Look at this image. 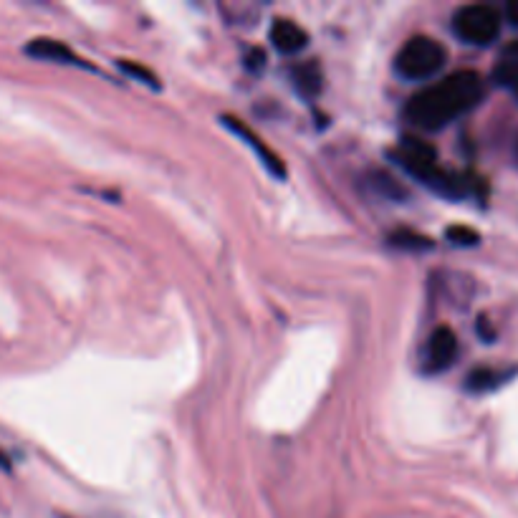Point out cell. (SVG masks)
<instances>
[{
    "mask_svg": "<svg viewBox=\"0 0 518 518\" xmlns=\"http://www.w3.org/2000/svg\"><path fill=\"white\" fill-rule=\"evenodd\" d=\"M291 81H294L296 91L301 97L314 99L319 97V91L324 89V74H321V66L316 61H306L291 69Z\"/></svg>",
    "mask_w": 518,
    "mask_h": 518,
    "instance_id": "cell-9",
    "label": "cell"
},
{
    "mask_svg": "<svg viewBox=\"0 0 518 518\" xmlns=\"http://www.w3.org/2000/svg\"><path fill=\"white\" fill-rule=\"evenodd\" d=\"M513 374H516V369L476 367V369H470V374L465 377V390L473 392V395H486V392H493L498 390V387L506 385Z\"/></svg>",
    "mask_w": 518,
    "mask_h": 518,
    "instance_id": "cell-8",
    "label": "cell"
},
{
    "mask_svg": "<svg viewBox=\"0 0 518 518\" xmlns=\"http://www.w3.org/2000/svg\"><path fill=\"white\" fill-rule=\"evenodd\" d=\"M119 66H122V69L127 71L129 76H134V79H142L145 84H150L152 89H157L155 74H152V71H147L145 66H137V64H132V61H119Z\"/></svg>",
    "mask_w": 518,
    "mask_h": 518,
    "instance_id": "cell-13",
    "label": "cell"
},
{
    "mask_svg": "<svg viewBox=\"0 0 518 518\" xmlns=\"http://www.w3.org/2000/svg\"><path fill=\"white\" fill-rule=\"evenodd\" d=\"M483 79L476 71H455L410 99L405 117L420 129H443L483 99Z\"/></svg>",
    "mask_w": 518,
    "mask_h": 518,
    "instance_id": "cell-1",
    "label": "cell"
},
{
    "mask_svg": "<svg viewBox=\"0 0 518 518\" xmlns=\"http://www.w3.org/2000/svg\"><path fill=\"white\" fill-rule=\"evenodd\" d=\"M387 243H390L392 248H400V251H410V253L430 251V248H433V241H430L428 235H422L410 228H400L395 230V233H390Z\"/></svg>",
    "mask_w": 518,
    "mask_h": 518,
    "instance_id": "cell-10",
    "label": "cell"
},
{
    "mask_svg": "<svg viewBox=\"0 0 518 518\" xmlns=\"http://www.w3.org/2000/svg\"><path fill=\"white\" fill-rule=\"evenodd\" d=\"M511 89H513V94H516V99H518V79L513 81V86H511Z\"/></svg>",
    "mask_w": 518,
    "mask_h": 518,
    "instance_id": "cell-16",
    "label": "cell"
},
{
    "mask_svg": "<svg viewBox=\"0 0 518 518\" xmlns=\"http://www.w3.org/2000/svg\"><path fill=\"white\" fill-rule=\"evenodd\" d=\"M506 18L513 23V26H518V0L508 3V6H506Z\"/></svg>",
    "mask_w": 518,
    "mask_h": 518,
    "instance_id": "cell-15",
    "label": "cell"
},
{
    "mask_svg": "<svg viewBox=\"0 0 518 518\" xmlns=\"http://www.w3.org/2000/svg\"><path fill=\"white\" fill-rule=\"evenodd\" d=\"M271 43L276 46V51H281V54L294 56L306 49L309 36H306L304 28L296 26L291 18H276L271 26Z\"/></svg>",
    "mask_w": 518,
    "mask_h": 518,
    "instance_id": "cell-6",
    "label": "cell"
},
{
    "mask_svg": "<svg viewBox=\"0 0 518 518\" xmlns=\"http://www.w3.org/2000/svg\"><path fill=\"white\" fill-rule=\"evenodd\" d=\"M511 54H518V41L513 43V49H511Z\"/></svg>",
    "mask_w": 518,
    "mask_h": 518,
    "instance_id": "cell-17",
    "label": "cell"
},
{
    "mask_svg": "<svg viewBox=\"0 0 518 518\" xmlns=\"http://www.w3.org/2000/svg\"><path fill=\"white\" fill-rule=\"evenodd\" d=\"M501 13L493 6H463L453 16V31L460 41L473 46H488L501 33Z\"/></svg>",
    "mask_w": 518,
    "mask_h": 518,
    "instance_id": "cell-3",
    "label": "cell"
},
{
    "mask_svg": "<svg viewBox=\"0 0 518 518\" xmlns=\"http://www.w3.org/2000/svg\"><path fill=\"white\" fill-rule=\"evenodd\" d=\"M369 185H372L374 190H377V193L387 200L407 198L405 187H402L395 177L387 175V172H372V177H369Z\"/></svg>",
    "mask_w": 518,
    "mask_h": 518,
    "instance_id": "cell-11",
    "label": "cell"
},
{
    "mask_svg": "<svg viewBox=\"0 0 518 518\" xmlns=\"http://www.w3.org/2000/svg\"><path fill=\"white\" fill-rule=\"evenodd\" d=\"M445 59H448V54H445V49L435 38L415 36L402 46L395 66L405 79L425 81L443 69Z\"/></svg>",
    "mask_w": 518,
    "mask_h": 518,
    "instance_id": "cell-2",
    "label": "cell"
},
{
    "mask_svg": "<svg viewBox=\"0 0 518 518\" xmlns=\"http://www.w3.org/2000/svg\"><path fill=\"white\" fill-rule=\"evenodd\" d=\"M458 359V337L450 326H438L425 342V352H422V369L428 374L445 372L453 367Z\"/></svg>",
    "mask_w": 518,
    "mask_h": 518,
    "instance_id": "cell-4",
    "label": "cell"
},
{
    "mask_svg": "<svg viewBox=\"0 0 518 518\" xmlns=\"http://www.w3.org/2000/svg\"><path fill=\"white\" fill-rule=\"evenodd\" d=\"M246 66L251 71H261L263 66H266V54H263L261 49H251L246 54Z\"/></svg>",
    "mask_w": 518,
    "mask_h": 518,
    "instance_id": "cell-14",
    "label": "cell"
},
{
    "mask_svg": "<svg viewBox=\"0 0 518 518\" xmlns=\"http://www.w3.org/2000/svg\"><path fill=\"white\" fill-rule=\"evenodd\" d=\"M445 238H448V243H453V246L458 248L460 246L473 248L478 246V241H481V235H478L473 228H465V225H453V228H448Z\"/></svg>",
    "mask_w": 518,
    "mask_h": 518,
    "instance_id": "cell-12",
    "label": "cell"
},
{
    "mask_svg": "<svg viewBox=\"0 0 518 518\" xmlns=\"http://www.w3.org/2000/svg\"><path fill=\"white\" fill-rule=\"evenodd\" d=\"M220 122H223L225 127H228L230 132L235 134V137L243 139V142H246V145L251 147L253 152H256V157H258V160H261V165L266 167V170L271 172L273 177H286V165H284V160H281V157H278L276 152H273L271 147H268L266 142H263V139L258 137V134L253 132L251 127H248L246 122H241V119L230 117V114H225V117L220 119Z\"/></svg>",
    "mask_w": 518,
    "mask_h": 518,
    "instance_id": "cell-5",
    "label": "cell"
},
{
    "mask_svg": "<svg viewBox=\"0 0 518 518\" xmlns=\"http://www.w3.org/2000/svg\"><path fill=\"white\" fill-rule=\"evenodd\" d=\"M26 54L38 61H54V64L66 66H86L84 59H79L64 41H56V38H33L26 46Z\"/></svg>",
    "mask_w": 518,
    "mask_h": 518,
    "instance_id": "cell-7",
    "label": "cell"
}]
</instances>
